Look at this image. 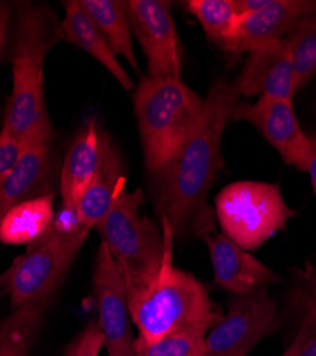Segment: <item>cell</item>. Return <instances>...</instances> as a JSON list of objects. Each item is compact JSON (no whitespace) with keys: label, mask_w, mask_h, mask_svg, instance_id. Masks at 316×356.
Wrapping results in <instances>:
<instances>
[{"label":"cell","mask_w":316,"mask_h":356,"mask_svg":"<svg viewBox=\"0 0 316 356\" xmlns=\"http://www.w3.org/2000/svg\"><path fill=\"white\" fill-rule=\"evenodd\" d=\"M104 130L85 122L72 140L59 174L62 205L77 207L97 175L103 156Z\"/></svg>","instance_id":"cell-16"},{"label":"cell","mask_w":316,"mask_h":356,"mask_svg":"<svg viewBox=\"0 0 316 356\" xmlns=\"http://www.w3.org/2000/svg\"><path fill=\"white\" fill-rule=\"evenodd\" d=\"M217 220L229 240L245 251L264 245L295 216L276 184L237 181L219 191Z\"/></svg>","instance_id":"cell-6"},{"label":"cell","mask_w":316,"mask_h":356,"mask_svg":"<svg viewBox=\"0 0 316 356\" xmlns=\"http://www.w3.org/2000/svg\"><path fill=\"white\" fill-rule=\"evenodd\" d=\"M204 240L210 251L214 281L221 288L234 295H247L279 281L264 262L240 248L226 235L208 234Z\"/></svg>","instance_id":"cell-14"},{"label":"cell","mask_w":316,"mask_h":356,"mask_svg":"<svg viewBox=\"0 0 316 356\" xmlns=\"http://www.w3.org/2000/svg\"><path fill=\"white\" fill-rule=\"evenodd\" d=\"M234 81L215 80L204 97L203 120L171 165L157 178L156 207L174 236L214 231L215 214L208 207V193L222 165L221 143L233 108L240 100Z\"/></svg>","instance_id":"cell-1"},{"label":"cell","mask_w":316,"mask_h":356,"mask_svg":"<svg viewBox=\"0 0 316 356\" xmlns=\"http://www.w3.org/2000/svg\"><path fill=\"white\" fill-rule=\"evenodd\" d=\"M93 293L97 325L108 356H134L127 288L119 266L106 244H100L93 266Z\"/></svg>","instance_id":"cell-10"},{"label":"cell","mask_w":316,"mask_h":356,"mask_svg":"<svg viewBox=\"0 0 316 356\" xmlns=\"http://www.w3.org/2000/svg\"><path fill=\"white\" fill-rule=\"evenodd\" d=\"M104 337L97 323H90L76 335L66 348L65 356H100Z\"/></svg>","instance_id":"cell-26"},{"label":"cell","mask_w":316,"mask_h":356,"mask_svg":"<svg viewBox=\"0 0 316 356\" xmlns=\"http://www.w3.org/2000/svg\"><path fill=\"white\" fill-rule=\"evenodd\" d=\"M13 10H15V2L0 0V58H2L8 38H9Z\"/></svg>","instance_id":"cell-27"},{"label":"cell","mask_w":316,"mask_h":356,"mask_svg":"<svg viewBox=\"0 0 316 356\" xmlns=\"http://www.w3.org/2000/svg\"><path fill=\"white\" fill-rule=\"evenodd\" d=\"M26 145L5 126L0 129V188L13 172Z\"/></svg>","instance_id":"cell-25"},{"label":"cell","mask_w":316,"mask_h":356,"mask_svg":"<svg viewBox=\"0 0 316 356\" xmlns=\"http://www.w3.org/2000/svg\"><path fill=\"white\" fill-rule=\"evenodd\" d=\"M54 216V193L15 205L0 218V243L31 245L51 227Z\"/></svg>","instance_id":"cell-19"},{"label":"cell","mask_w":316,"mask_h":356,"mask_svg":"<svg viewBox=\"0 0 316 356\" xmlns=\"http://www.w3.org/2000/svg\"><path fill=\"white\" fill-rule=\"evenodd\" d=\"M141 190L120 191L106 218L96 227L123 275L127 293L147 285L158 273L165 254V235L141 207Z\"/></svg>","instance_id":"cell-5"},{"label":"cell","mask_w":316,"mask_h":356,"mask_svg":"<svg viewBox=\"0 0 316 356\" xmlns=\"http://www.w3.org/2000/svg\"><path fill=\"white\" fill-rule=\"evenodd\" d=\"M283 39L288 43L301 88L316 73V13L301 20Z\"/></svg>","instance_id":"cell-23"},{"label":"cell","mask_w":316,"mask_h":356,"mask_svg":"<svg viewBox=\"0 0 316 356\" xmlns=\"http://www.w3.org/2000/svg\"><path fill=\"white\" fill-rule=\"evenodd\" d=\"M133 35L154 79H181L183 47L171 6L164 0H127Z\"/></svg>","instance_id":"cell-9"},{"label":"cell","mask_w":316,"mask_h":356,"mask_svg":"<svg viewBox=\"0 0 316 356\" xmlns=\"http://www.w3.org/2000/svg\"><path fill=\"white\" fill-rule=\"evenodd\" d=\"M306 334L295 356H316V321L306 315Z\"/></svg>","instance_id":"cell-28"},{"label":"cell","mask_w":316,"mask_h":356,"mask_svg":"<svg viewBox=\"0 0 316 356\" xmlns=\"http://www.w3.org/2000/svg\"><path fill=\"white\" fill-rule=\"evenodd\" d=\"M185 6L203 26L207 39L225 54H231L240 22L234 0H188Z\"/></svg>","instance_id":"cell-22"},{"label":"cell","mask_w":316,"mask_h":356,"mask_svg":"<svg viewBox=\"0 0 316 356\" xmlns=\"http://www.w3.org/2000/svg\"><path fill=\"white\" fill-rule=\"evenodd\" d=\"M124 187L123 157L116 144L104 131L103 156L97 175L77 205L78 220L85 231L90 232L106 218Z\"/></svg>","instance_id":"cell-17"},{"label":"cell","mask_w":316,"mask_h":356,"mask_svg":"<svg viewBox=\"0 0 316 356\" xmlns=\"http://www.w3.org/2000/svg\"><path fill=\"white\" fill-rule=\"evenodd\" d=\"M306 298L305 301L316 304V268L306 275Z\"/></svg>","instance_id":"cell-31"},{"label":"cell","mask_w":316,"mask_h":356,"mask_svg":"<svg viewBox=\"0 0 316 356\" xmlns=\"http://www.w3.org/2000/svg\"><path fill=\"white\" fill-rule=\"evenodd\" d=\"M49 302H31L15 308L0 321V356H28L44 323Z\"/></svg>","instance_id":"cell-21"},{"label":"cell","mask_w":316,"mask_h":356,"mask_svg":"<svg viewBox=\"0 0 316 356\" xmlns=\"http://www.w3.org/2000/svg\"><path fill=\"white\" fill-rule=\"evenodd\" d=\"M305 334H306V322L303 321V323H302V326L299 328V331H298L295 339L292 341V343H291L288 348L285 349V352H283L281 356H295L297 352H298L299 348H301V343H302V341H303V338H305Z\"/></svg>","instance_id":"cell-30"},{"label":"cell","mask_w":316,"mask_h":356,"mask_svg":"<svg viewBox=\"0 0 316 356\" xmlns=\"http://www.w3.org/2000/svg\"><path fill=\"white\" fill-rule=\"evenodd\" d=\"M8 293V277L6 273L0 274V298Z\"/></svg>","instance_id":"cell-32"},{"label":"cell","mask_w":316,"mask_h":356,"mask_svg":"<svg viewBox=\"0 0 316 356\" xmlns=\"http://www.w3.org/2000/svg\"><path fill=\"white\" fill-rule=\"evenodd\" d=\"M234 84L240 96L294 100L298 84L288 43L281 39L249 53Z\"/></svg>","instance_id":"cell-12"},{"label":"cell","mask_w":316,"mask_h":356,"mask_svg":"<svg viewBox=\"0 0 316 356\" xmlns=\"http://www.w3.org/2000/svg\"><path fill=\"white\" fill-rule=\"evenodd\" d=\"M206 335L203 332H183L151 343L135 338L134 356H207Z\"/></svg>","instance_id":"cell-24"},{"label":"cell","mask_w":316,"mask_h":356,"mask_svg":"<svg viewBox=\"0 0 316 356\" xmlns=\"http://www.w3.org/2000/svg\"><path fill=\"white\" fill-rule=\"evenodd\" d=\"M275 314L267 286L234 295L226 314L206 335L207 356H248L271 328Z\"/></svg>","instance_id":"cell-8"},{"label":"cell","mask_w":316,"mask_h":356,"mask_svg":"<svg viewBox=\"0 0 316 356\" xmlns=\"http://www.w3.org/2000/svg\"><path fill=\"white\" fill-rule=\"evenodd\" d=\"M316 13L313 0H269L252 15L240 17L238 33L231 56L252 53L268 43L283 39L305 17Z\"/></svg>","instance_id":"cell-15"},{"label":"cell","mask_w":316,"mask_h":356,"mask_svg":"<svg viewBox=\"0 0 316 356\" xmlns=\"http://www.w3.org/2000/svg\"><path fill=\"white\" fill-rule=\"evenodd\" d=\"M88 232L63 234L50 227L5 271L12 308L50 302L88 240Z\"/></svg>","instance_id":"cell-7"},{"label":"cell","mask_w":316,"mask_h":356,"mask_svg":"<svg viewBox=\"0 0 316 356\" xmlns=\"http://www.w3.org/2000/svg\"><path fill=\"white\" fill-rule=\"evenodd\" d=\"M65 17L60 20L63 40L80 47L93 56L96 60L114 77L124 90H133L134 81L120 65L117 56L113 53L107 40L99 31L96 23L80 5L78 0L63 3Z\"/></svg>","instance_id":"cell-18"},{"label":"cell","mask_w":316,"mask_h":356,"mask_svg":"<svg viewBox=\"0 0 316 356\" xmlns=\"http://www.w3.org/2000/svg\"><path fill=\"white\" fill-rule=\"evenodd\" d=\"M78 2L96 23L113 53L117 57H124L127 63L138 73L140 67L133 46V29L126 2L120 0H78Z\"/></svg>","instance_id":"cell-20"},{"label":"cell","mask_w":316,"mask_h":356,"mask_svg":"<svg viewBox=\"0 0 316 356\" xmlns=\"http://www.w3.org/2000/svg\"><path fill=\"white\" fill-rule=\"evenodd\" d=\"M57 164L53 138L28 143L13 172L0 188V218L20 202L53 194Z\"/></svg>","instance_id":"cell-13"},{"label":"cell","mask_w":316,"mask_h":356,"mask_svg":"<svg viewBox=\"0 0 316 356\" xmlns=\"http://www.w3.org/2000/svg\"><path fill=\"white\" fill-rule=\"evenodd\" d=\"M229 120L248 122L264 136L286 164L306 171L309 138L298 122L292 100L260 97L252 104L238 102Z\"/></svg>","instance_id":"cell-11"},{"label":"cell","mask_w":316,"mask_h":356,"mask_svg":"<svg viewBox=\"0 0 316 356\" xmlns=\"http://www.w3.org/2000/svg\"><path fill=\"white\" fill-rule=\"evenodd\" d=\"M161 229L165 235V254L157 275L147 285L127 293L137 338L149 343L174 334H207L222 318L207 286L174 265V231L165 221H161Z\"/></svg>","instance_id":"cell-3"},{"label":"cell","mask_w":316,"mask_h":356,"mask_svg":"<svg viewBox=\"0 0 316 356\" xmlns=\"http://www.w3.org/2000/svg\"><path fill=\"white\" fill-rule=\"evenodd\" d=\"M206 102L183 79L142 77L134 113L147 170L161 175L203 120Z\"/></svg>","instance_id":"cell-4"},{"label":"cell","mask_w":316,"mask_h":356,"mask_svg":"<svg viewBox=\"0 0 316 356\" xmlns=\"http://www.w3.org/2000/svg\"><path fill=\"white\" fill-rule=\"evenodd\" d=\"M9 39L12 92L3 126L26 144L51 140L44 63L49 51L63 40L60 20L49 5L15 2Z\"/></svg>","instance_id":"cell-2"},{"label":"cell","mask_w":316,"mask_h":356,"mask_svg":"<svg viewBox=\"0 0 316 356\" xmlns=\"http://www.w3.org/2000/svg\"><path fill=\"white\" fill-rule=\"evenodd\" d=\"M303 304H305L306 315L312 316L316 321V304H312V302H308V301H303Z\"/></svg>","instance_id":"cell-33"},{"label":"cell","mask_w":316,"mask_h":356,"mask_svg":"<svg viewBox=\"0 0 316 356\" xmlns=\"http://www.w3.org/2000/svg\"><path fill=\"white\" fill-rule=\"evenodd\" d=\"M309 138V157L306 164V171L310 175V181L313 186V191L316 194V133L308 136Z\"/></svg>","instance_id":"cell-29"}]
</instances>
